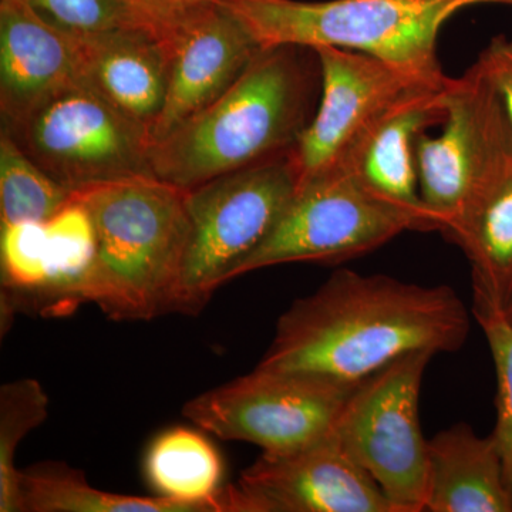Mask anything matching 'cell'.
I'll use <instances>...</instances> for the list:
<instances>
[{
	"instance_id": "6da1fadb",
	"label": "cell",
	"mask_w": 512,
	"mask_h": 512,
	"mask_svg": "<svg viewBox=\"0 0 512 512\" xmlns=\"http://www.w3.org/2000/svg\"><path fill=\"white\" fill-rule=\"evenodd\" d=\"M470 316L447 285L339 269L282 313L258 366L360 383L413 350L463 348Z\"/></svg>"
},
{
	"instance_id": "7a4b0ae2",
	"label": "cell",
	"mask_w": 512,
	"mask_h": 512,
	"mask_svg": "<svg viewBox=\"0 0 512 512\" xmlns=\"http://www.w3.org/2000/svg\"><path fill=\"white\" fill-rule=\"evenodd\" d=\"M320 90L315 49L265 47L227 92L151 146V171L188 191L286 156L315 117Z\"/></svg>"
},
{
	"instance_id": "3957f363",
	"label": "cell",
	"mask_w": 512,
	"mask_h": 512,
	"mask_svg": "<svg viewBox=\"0 0 512 512\" xmlns=\"http://www.w3.org/2000/svg\"><path fill=\"white\" fill-rule=\"evenodd\" d=\"M188 191L136 175L72 192L92 218L97 256L83 292L113 320H151L173 313L190 241Z\"/></svg>"
},
{
	"instance_id": "277c9868",
	"label": "cell",
	"mask_w": 512,
	"mask_h": 512,
	"mask_svg": "<svg viewBox=\"0 0 512 512\" xmlns=\"http://www.w3.org/2000/svg\"><path fill=\"white\" fill-rule=\"evenodd\" d=\"M262 49L332 46L365 53L389 64L420 86L450 83L437 56V39L448 19L478 5L512 0H227Z\"/></svg>"
},
{
	"instance_id": "5b68a950",
	"label": "cell",
	"mask_w": 512,
	"mask_h": 512,
	"mask_svg": "<svg viewBox=\"0 0 512 512\" xmlns=\"http://www.w3.org/2000/svg\"><path fill=\"white\" fill-rule=\"evenodd\" d=\"M298 188L291 153L188 190L191 234L173 313L198 315L268 237Z\"/></svg>"
},
{
	"instance_id": "8992f818",
	"label": "cell",
	"mask_w": 512,
	"mask_h": 512,
	"mask_svg": "<svg viewBox=\"0 0 512 512\" xmlns=\"http://www.w3.org/2000/svg\"><path fill=\"white\" fill-rule=\"evenodd\" d=\"M431 350H413L362 380L330 433L399 512L426 511L429 457L420 424V389Z\"/></svg>"
},
{
	"instance_id": "52a82bcc",
	"label": "cell",
	"mask_w": 512,
	"mask_h": 512,
	"mask_svg": "<svg viewBox=\"0 0 512 512\" xmlns=\"http://www.w3.org/2000/svg\"><path fill=\"white\" fill-rule=\"evenodd\" d=\"M404 231H421L416 218L380 200L350 171L336 168L298 185L275 227L231 281L291 262L348 261Z\"/></svg>"
},
{
	"instance_id": "ba28073f",
	"label": "cell",
	"mask_w": 512,
	"mask_h": 512,
	"mask_svg": "<svg viewBox=\"0 0 512 512\" xmlns=\"http://www.w3.org/2000/svg\"><path fill=\"white\" fill-rule=\"evenodd\" d=\"M357 384L256 366L198 394L183 413L222 440L255 444L265 454H288L330 433Z\"/></svg>"
},
{
	"instance_id": "9c48e42d",
	"label": "cell",
	"mask_w": 512,
	"mask_h": 512,
	"mask_svg": "<svg viewBox=\"0 0 512 512\" xmlns=\"http://www.w3.org/2000/svg\"><path fill=\"white\" fill-rule=\"evenodd\" d=\"M18 146L67 190L154 175L150 133L86 86L55 94L15 123L3 124Z\"/></svg>"
},
{
	"instance_id": "30bf717a",
	"label": "cell",
	"mask_w": 512,
	"mask_h": 512,
	"mask_svg": "<svg viewBox=\"0 0 512 512\" xmlns=\"http://www.w3.org/2000/svg\"><path fill=\"white\" fill-rule=\"evenodd\" d=\"M440 136L416 141L421 200L447 235L512 158V131L503 100L474 64L447 90Z\"/></svg>"
},
{
	"instance_id": "8fae6325",
	"label": "cell",
	"mask_w": 512,
	"mask_h": 512,
	"mask_svg": "<svg viewBox=\"0 0 512 512\" xmlns=\"http://www.w3.org/2000/svg\"><path fill=\"white\" fill-rule=\"evenodd\" d=\"M222 495L227 512H399L332 433L292 453H262Z\"/></svg>"
},
{
	"instance_id": "7c38bea8",
	"label": "cell",
	"mask_w": 512,
	"mask_h": 512,
	"mask_svg": "<svg viewBox=\"0 0 512 512\" xmlns=\"http://www.w3.org/2000/svg\"><path fill=\"white\" fill-rule=\"evenodd\" d=\"M322 90L318 109L291 151L298 185L342 167L369 131L410 87L389 64L355 50L316 47Z\"/></svg>"
},
{
	"instance_id": "4fadbf2b",
	"label": "cell",
	"mask_w": 512,
	"mask_h": 512,
	"mask_svg": "<svg viewBox=\"0 0 512 512\" xmlns=\"http://www.w3.org/2000/svg\"><path fill=\"white\" fill-rule=\"evenodd\" d=\"M261 49L221 3L204 2L192 10L167 46V94L151 143L163 140L227 92Z\"/></svg>"
},
{
	"instance_id": "5bb4252c",
	"label": "cell",
	"mask_w": 512,
	"mask_h": 512,
	"mask_svg": "<svg viewBox=\"0 0 512 512\" xmlns=\"http://www.w3.org/2000/svg\"><path fill=\"white\" fill-rule=\"evenodd\" d=\"M448 86L410 87L340 167L380 200L416 218L424 232L439 231V224L421 200L416 141L426 128L446 120Z\"/></svg>"
},
{
	"instance_id": "9a60e30c",
	"label": "cell",
	"mask_w": 512,
	"mask_h": 512,
	"mask_svg": "<svg viewBox=\"0 0 512 512\" xmlns=\"http://www.w3.org/2000/svg\"><path fill=\"white\" fill-rule=\"evenodd\" d=\"M73 36L30 0H0V110L15 123L55 94L80 86Z\"/></svg>"
},
{
	"instance_id": "2e32d148",
	"label": "cell",
	"mask_w": 512,
	"mask_h": 512,
	"mask_svg": "<svg viewBox=\"0 0 512 512\" xmlns=\"http://www.w3.org/2000/svg\"><path fill=\"white\" fill-rule=\"evenodd\" d=\"M73 36L80 82L148 133L163 110L168 55L143 28Z\"/></svg>"
},
{
	"instance_id": "e0dca14e",
	"label": "cell",
	"mask_w": 512,
	"mask_h": 512,
	"mask_svg": "<svg viewBox=\"0 0 512 512\" xmlns=\"http://www.w3.org/2000/svg\"><path fill=\"white\" fill-rule=\"evenodd\" d=\"M430 512H512L503 457L494 434L478 436L466 423L427 443Z\"/></svg>"
},
{
	"instance_id": "ac0fdd59",
	"label": "cell",
	"mask_w": 512,
	"mask_h": 512,
	"mask_svg": "<svg viewBox=\"0 0 512 512\" xmlns=\"http://www.w3.org/2000/svg\"><path fill=\"white\" fill-rule=\"evenodd\" d=\"M471 265L473 289L500 303H512V158L446 235Z\"/></svg>"
},
{
	"instance_id": "d6986e66",
	"label": "cell",
	"mask_w": 512,
	"mask_h": 512,
	"mask_svg": "<svg viewBox=\"0 0 512 512\" xmlns=\"http://www.w3.org/2000/svg\"><path fill=\"white\" fill-rule=\"evenodd\" d=\"M144 476L158 497L225 512L221 485L224 461L198 431L174 427L153 440L144 458Z\"/></svg>"
},
{
	"instance_id": "ffe728a7",
	"label": "cell",
	"mask_w": 512,
	"mask_h": 512,
	"mask_svg": "<svg viewBox=\"0 0 512 512\" xmlns=\"http://www.w3.org/2000/svg\"><path fill=\"white\" fill-rule=\"evenodd\" d=\"M22 512H204L170 498L107 493L82 471L64 463H40L20 471Z\"/></svg>"
},
{
	"instance_id": "44dd1931",
	"label": "cell",
	"mask_w": 512,
	"mask_h": 512,
	"mask_svg": "<svg viewBox=\"0 0 512 512\" xmlns=\"http://www.w3.org/2000/svg\"><path fill=\"white\" fill-rule=\"evenodd\" d=\"M46 229L49 282L32 305L40 313L63 315L84 303V288L97 256L96 229L89 212L73 200L46 222Z\"/></svg>"
},
{
	"instance_id": "7402d4cb",
	"label": "cell",
	"mask_w": 512,
	"mask_h": 512,
	"mask_svg": "<svg viewBox=\"0 0 512 512\" xmlns=\"http://www.w3.org/2000/svg\"><path fill=\"white\" fill-rule=\"evenodd\" d=\"M72 200V191L30 160L8 131L0 134V225L47 222Z\"/></svg>"
},
{
	"instance_id": "603a6c76",
	"label": "cell",
	"mask_w": 512,
	"mask_h": 512,
	"mask_svg": "<svg viewBox=\"0 0 512 512\" xmlns=\"http://www.w3.org/2000/svg\"><path fill=\"white\" fill-rule=\"evenodd\" d=\"M47 413L49 397L37 380H13L0 389V512H22L16 451Z\"/></svg>"
},
{
	"instance_id": "cb8c5ba5",
	"label": "cell",
	"mask_w": 512,
	"mask_h": 512,
	"mask_svg": "<svg viewBox=\"0 0 512 512\" xmlns=\"http://www.w3.org/2000/svg\"><path fill=\"white\" fill-rule=\"evenodd\" d=\"M2 288L9 301H35L50 275L46 222L0 225Z\"/></svg>"
},
{
	"instance_id": "d4e9b609",
	"label": "cell",
	"mask_w": 512,
	"mask_h": 512,
	"mask_svg": "<svg viewBox=\"0 0 512 512\" xmlns=\"http://www.w3.org/2000/svg\"><path fill=\"white\" fill-rule=\"evenodd\" d=\"M473 302L474 316L493 355L497 375V423L493 434L512 495V322L503 306L484 292L473 289Z\"/></svg>"
},
{
	"instance_id": "484cf974",
	"label": "cell",
	"mask_w": 512,
	"mask_h": 512,
	"mask_svg": "<svg viewBox=\"0 0 512 512\" xmlns=\"http://www.w3.org/2000/svg\"><path fill=\"white\" fill-rule=\"evenodd\" d=\"M30 3L47 22L70 35L146 29L126 0H30Z\"/></svg>"
},
{
	"instance_id": "4316f807",
	"label": "cell",
	"mask_w": 512,
	"mask_h": 512,
	"mask_svg": "<svg viewBox=\"0 0 512 512\" xmlns=\"http://www.w3.org/2000/svg\"><path fill=\"white\" fill-rule=\"evenodd\" d=\"M141 25L163 43L170 45L192 10L208 0H126Z\"/></svg>"
},
{
	"instance_id": "83f0119b",
	"label": "cell",
	"mask_w": 512,
	"mask_h": 512,
	"mask_svg": "<svg viewBox=\"0 0 512 512\" xmlns=\"http://www.w3.org/2000/svg\"><path fill=\"white\" fill-rule=\"evenodd\" d=\"M477 63L500 94L512 131V37H494Z\"/></svg>"
},
{
	"instance_id": "f1b7e54d",
	"label": "cell",
	"mask_w": 512,
	"mask_h": 512,
	"mask_svg": "<svg viewBox=\"0 0 512 512\" xmlns=\"http://www.w3.org/2000/svg\"><path fill=\"white\" fill-rule=\"evenodd\" d=\"M507 315H508V318H510V320L512 322V303L510 305V308L507 309Z\"/></svg>"
},
{
	"instance_id": "f546056e",
	"label": "cell",
	"mask_w": 512,
	"mask_h": 512,
	"mask_svg": "<svg viewBox=\"0 0 512 512\" xmlns=\"http://www.w3.org/2000/svg\"><path fill=\"white\" fill-rule=\"evenodd\" d=\"M208 2H227V0H208Z\"/></svg>"
}]
</instances>
